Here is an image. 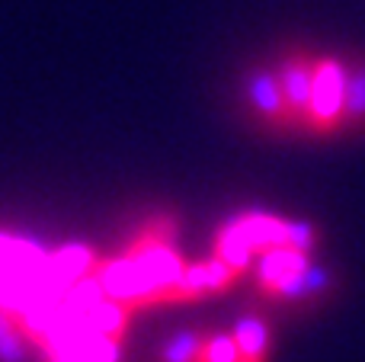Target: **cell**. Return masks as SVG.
<instances>
[{
    "instance_id": "cell-1",
    "label": "cell",
    "mask_w": 365,
    "mask_h": 362,
    "mask_svg": "<svg viewBox=\"0 0 365 362\" xmlns=\"http://www.w3.org/2000/svg\"><path fill=\"white\" fill-rule=\"evenodd\" d=\"M340 128H346V61L336 55H317L304 132L336 135Z\"/></svg>"
},
{
    "instance_id": "cell-2",
    "label": "cell",
    "mask_w": 365,
    "mask_h": 362,
    "mask_svg": "<svg viewBox=\"0 0 365 362\" xmlns=\"http://www.w3.org/2000/svg\"><path fill=\"white\" fill-rule=\"evenodd\" d=\"M244 93H247V106L250 113L263 122L266 128H295L289 113V103H285L282 93V81H279V71L276 68H266V64H257V68L247 74L244 81Z\"/></svg>"
},
{
    "instance_id": "cell-3",
    "label": "cell",
    "mask_w": 365,
    "mask_h": 362,
    "mask_svg": "<svg viewBox=\"0 0 365 362\" xmlns=\"http://www.w3.org/2000/svg\"><path fill=\"white\" fill-rule=\"evenodd\" d=\"M314 263V254L302 247H269L257 263V292L269 301H279L289 286Z\"/></svg>"
},
{
    "instance_id": "cell-4",
    "label": "cell",
    "mask_w": 365,
    "mask_h": 362,
    "mask_svg": "<svg viewBox=\"0 0 365 362\" xmlns=\"http://www.w3.org/2000/svg\"><path fill=\"white\" fill-rule=\"evenodd\" d=\"M279 81H282V93L289 103V113L295 128H304L311 106V83H314V55L304 48H289L276 64Z\"/></svg>"
},
{
    "instance_id": "cell-5",
    "label": "cell",
    "mask_w": 365,
    "mask_h": 362,
    "mask_svg": "<svg viewBox=\"0 0 365 362\" xmlns=\"http://www.w3.org/2000/svg\"><path fill=\"white\" fill-rule=\"evenodd\" d=\"M240 279V273H234L227 263H221L218 257H208V260H195V263H186L182 269L177 289H173V301H199L205 295H218V292H227L234 282Z\"/></svg>"
},
{
    "instance_id": "cell-6",
    "label": "cell",
    "mask_w": 365,
    "mask_h": 362,
    "mask_svg": "<svg viewBox=\"0 0 365 362\" xmlns=\"http://www.w3.org/2000/svg\"><path fill=\"white\" fill-rule=\"evenodd\" d=\"M45 362H119V337L83 333L45 353Z\"/></svg>"
},
{
    "instance_id": "cell-7",
    "label": "cell",
    "mask_w": 365,
    "mask_h": 362,
    "mask_svg": "<svg viewBox=\"0 0 365 362\" xmlns=\"http://www.w3.org/2000/svg\"><path fill=\"white\" fill-rule=\"evenodd\" d=\"M336 289V276L330 273L324 263H311L302 276L289 286V292L279 299V305H292V308H308V305H317L324 301L330 292Z\"/></svg>"
},
{
    "instance_id": "cell-8",
    "label": "cell",
    "mask_w": 365,
    "mask_h": 362,
    "mask_svg": "<svg viewBox=\"0 0 365 362\" xmlns=\"http://www.w3.org/2000/svg\"><path fill=\"white\" fill-rule=\"evenodd\" d=\"M234 340H237V350L244 362H269L272 350V333L266 324L263 314H240L231 327Z\"/></svg>"
},
{
    "instance_id": "cell-9",
    "label": "cell",
    "mask_w": 365,
    "mask_h": 362,
    "mask_svg": "<svg viewBox=\"0 0 365 362\" xmlns=\"http://www.w3.org/2000/svg\"><path fill=\"white\" fill-rule=\"evenodd\" d=\"M346 128L365 132V55L346 64Z\"/></svg>"
},
{
    "instance_id": "cell-10",
    "label": "cell",
    "mask_w": 365,
    "mask_h": 362,
    "mask_svg": "<svg viewBox=\"0 0 365 362\" xmlns=\"http://www.w3.org/2000/svg\"><path fill=\"white\" fill-rule=\"evenodd\" d=\"M205 340H208V331H202V327L177 331L164 346H160L158 362H199Z\"/></svg>"
},
{
    "instance_id": "cell-11",
    "label": "cell",
    "mask_w": 365,
    "mask_h": 362,
    "mask_svg": "<svg viewBox=\"0 0 365 362\" xmlns=\"http://www.w3.org/2000/svg\"><path fill=\"white\" fill-rule=\"evenodd\" d=\"M199 362H244V356H240L237 340H234L231 331H208Z\"/></svg>"
}]
</instances>
